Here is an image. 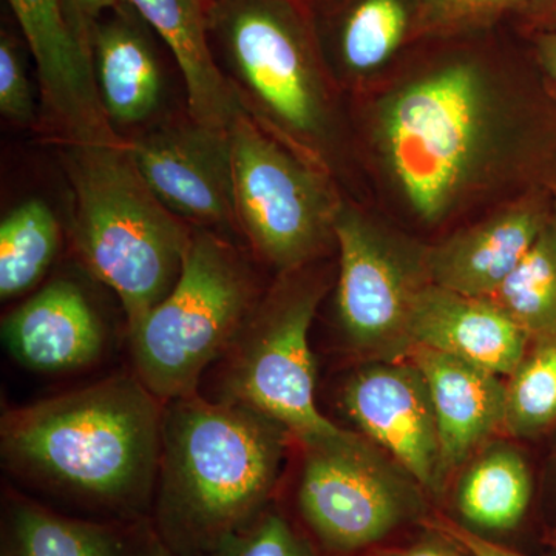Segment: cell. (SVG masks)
Segmentation results:
<instances>
[{"mask_svg":"<svg viewBox=\"0 0 556 556\" xmlns=\"http://www.w3.org/2000/svg\"><path fill=\"white\" fill-rule=\"evenodd\" d=\"M556 430V339L538 340L506 380L504 433L541 441Z\"/></svg>","mask_w":556,"mask_h":556,"instance_id":"cb8c5ba5","label":"cell"},{"mask_svg":"<svg viewBox=\"0 0 556 556\" xmlns=\"http://www.w3.org/2000/svg\"><path fill=\"white\" fill-rule=\"evenodd\" d=\"M340 402L364 437L426 492L444 490L437 415L426 376L409 358L369 361L348 376Z\"/></svg>","mask_w":556,"mask_h":556,"instance_id":"4fadbf2b","label":"cell"},{"mask_svg":"<svg viewBox=\"0 0 556 556\" xmlns=\"http://www.w3.org/2000/svg\"><path fill=\"white\" fill-rule=\"evenodd\" d=\"M548 439H551V448H548L543 478H541V496H543L546 529H556V430Z\"/></svg>","mask_w":556,"mask_h":556,"instance_id":"1f68e13d","label":"cell"},{"mask_svg":"<svg viewBox=\"0 0 556 556\" xmlns=\"http://www.w3.org/2000/svg\"><path fill=\"white\" fill-rule=\"evenodd\" d=\"M208 556H318L280 511L266 507Z\"/></svg>","mask_w":556,"mask_h":556,"instance_id":"484cf974","label":"cell"},{"mask_svg":"<svg viewBox=\"0 0 556 556\" xmlns=\"http://www.w3.org/2000/svg\"><path fill=\"white\" fill-rule=\"evenodd\" d=\"M229 138L240 236L278 274L314 265L336 244L342 203L328 172L270 137L243 110Z\"/></svg>","mask_w":556,"mask_h":556,"instance_id":"ba28073f","label":"cell"},{"mask_svg":"<svg viewBox=\"0 0 556 556\" xmlns=\"http://www.w3.org/2000/svg\"><path fill=\"white\" fill-rule=\"evenodd\" d=\"M408 13L401 0H361L339 30V60L348 75H365L386 64L401 46Z\"/></svg>","mask_w":556,"mask_h":556,"instance_id":"d4e9b609","label":"cell"},{"mask_svg":"<svg viewBox=\"0 0 556 556\" xmlns=\"http://www.w3.org/2000/svg\"><path fill=\"white\" fill-rule=\"evenodd\" d=\"M422 526L448 536L450 540L455 541L460 547L466 548L471 556H535L522 554V552L514 551V548L493 543L489 538L468 529V527L460 525V522L453 521L452 518L444 517V515H433V517L428 515L424 519ZM536 556H556V551L555 548L547 547V552Z\"/></svg>","mask_w":556,"mask_h":556,"instance_id":"f1b7e54d","label":"cell"},{"mask_svg":"<svg viewBox=\"0 0 556 556\" xmlns=\"http://www.w3.org/2000/svg\"><path fill=\"white\" fill-rule=\"evenodd\" d=\"M10 556H130L118 530L62 517L28 501L10 511Z\"/></svg>","mask_w":556,"mask_h":556,"instance_id":"7402d4cb","label":"cell"},{"mask_svg":"<svg viewBox=\"0 0 556 556\" xmlns=\"http://www.w3.org/2000/svg\"><path fill=\"white\" fill-rule=\"evenodd\" d=\"M134 16L123 2L115 16L98 22L90 38L98 93L116 131L155 119L163 101L160 62Z\"/></svg>","mask_w":556,"mask_h":556,"instance_id":"ac0fdd59","label":"cell"},{"mask_svg":"<svg viewBox=\"0 0 556 556\" xmlns=\"http://www.w3.org/2000/svg\"><path fill=\"white\" fill-rule=\"evenodd\" d=\"M0 113L20 129L38 130L39 108L24 56L16 40L7 33L0 38Z\"/></svg>","mask_w":556,"mask_h":556,"instance_id":"83f0119b","label":"cell"},{"mask_svg":"<svg viewBox=\"0 0 556 556\" xmlns=\"http://www.w3.org/2000/svg\"><path fill=\"white\" fill-rule=\"evenodd\" d=\"M123 0H62L73 30L90 49L91 31L110 10H116Z\"/></svg>","mask_w":556,"mask_h":556,"instance_id":"f546056e","label":"cell"},{"mask_svg":"<svg viewBox=\"0 0 556 556\" xmlns=\"http://www.w3.org/2000/svg\"><path fill=\"white\" fill-rule=\"evenodd\" d=\"M289 438L265 413L193 393L164 404L156 522L178 556H208L265 510Z\"/></svg>","mask_w":556,"mask_h":556,"instance_id":"6da1fadb","label":"cell"},{"mask_svg":"<svg viewBox=\"0 0 556 556\" xmlns=\"http://www.w3.org/2000/svg\"><path fill=\"white\" fill-rule=\"evenodd\" d=\"M533 24L540 33H556V0H533Z\"/></svg>","mask_w":556,"mask_h":556,"instance_id":"836d02e7","label":"cell"},{"mask_svg":"<svg viewBox=\"0 0 556 556\" xmlns=\"http://www.w3.org/2000/svg\"><path fill=\"white\" fill-rule=\"evenodd\" d=\"M60 152L73 195V247L91 276L118 295L130 331L177 285L192 226L156 199L127 139Z\"/></svg>","mask_w":556,"mask_h":556,"instance_id":"3957f363","label":"cell"},{"mask_svg":"<svg viewBox=\"0 0 556 556\" xmlns=\"http://www.w3.org/2000/svg\"><path fill=\"white\" fill-rule=\"evenodd\" d=\"M426 530L424 536L413 541L408 546L387 548L376 556H471L466 548L460 547L448 536L428 527Z\"/></svg>","mask_w":556,"mask_h":556,"instance_id":"4dcf8cb0","label":"cell"},{"mask_svg":"<svg viewBox=\"0 0 556 556\" xmlns=\"http://www.w3.org/2000/svg\"><path fill=\"white\" fill-rule=\"evenodd\" d=\"M302 447L300 515L332 554L365 551L427 518L426 490L362 434L343 430Z\"/></svg>","mask_w":556,"mask_h":556,"instance_id":"9c48e42d","label":"cell"},{"mask_svg":"<svg viewBox=\"0 0 556 556\" xmlns=\"http://www.w3.org/2000/svg\"><path fill=\"white\" fill-rule=\"evenodd\" d=\"M38 67L36 134L56 148L126 141L102 109L89 47L70 24L62 0H9Z\"/></svg>","mask_w":556,"mask_h":556,"instance_id":"7c38bea8","label":"cell"},{"mask_svg":"<svg viewBox=\"0 0 556 556\" xmlns=\"http://www.w3.org/2000/svg\"><path fill=\"white\" fill-rule=\"evenodd\" d=\"M552 192V219H554L556 226V185L551 189Z\"/></svg>","mask_w":556,"mask_h":556,"instance_id":"8d00e7d4","label":"cell"},{"mask_svg":"<svg viewBox=\"0 0 556 556\" xmlns=\"http://www.w3.org/2000/svg\"><path fill=\"white\" fill-rule=\"evenodd\" d=\"M327 289L313 265L280 274L226 353L222 401L265 413L302 445L343 431L316 404L309 331Z\"/></svg>","mask_w":556,"mask_h":556,"instance_id":"52a82bcc","label":"cell"},{"mask_svg":"<svg viewBox=\"0 0 556 556\" xmlns=\"http://www.w3.org/2000/svg\"><path fill=\"white\" fill-rule=\"evenodd\" d=\"M530 2L533 0H416L417 24L434 35L463 31Z\"/></svg>","mask_w":556,"mask_h":556,"instance_id":"4316f807","label":"cell"},{"mask_svg":"<svg viewBox=\"0 0 556 556\" xmlns=\"http://www.w3.org/2000/svg\"><path fill=\"white\" fill-rule=\"evenodd\" d=\"M493 110L484 75L468 62L413 80L383 102L376 139L409 206L427 223L444 218L473 178Z\"/></svg>","mask_w":556,"mask_h":556,"instance_id":"8992f818","label":"cell"},{"mask_svg":"<svg viewBox=\"0 0 556 556\" xmlns=\"http://www.w3.org/2000/svg\"><path fill=\"white\" fill-rule=\"evenodd\" d=\"M139 174L156 199L192 228L239 233L229 130L167 116L126 137Z\"/></svg>","mask_w":556,"mask_h":556,"instance_id":"8fae6325","label":"cell"},{"mask_svg":"<svg viewBox=\"0 0 556 556\" xmlns=\"http://www.w3.org/2000/svg\"><path fill=\"white\" fill-rule=\"evenodd\" d=\"M464 467L456 486L464 526L475 532L507 533L525 525L536 492L526 452L510 442L492 441Z\"/></svg>","mask_w":556,"mask_h":556,"instance_id":"ffe728a7","label":"cell"},{"mask_svg":"<svg viewBox=\"0 0 556 556\" xmlns=\"http://www.w3.org/2000/svg\"><path fill=\"white\" fill-rule=\"evenodd\" d=\"M7 556H10V555H7Z\"/></svg>","mask_w":556,"mask_h":556,"instance_id":"f35d334b","label":"cell"},{"mask_svg":"<svg viewBox=\"0 0 556 556\" xmlns=\"http://www.w3.org/2000/svg\"><path fill=\"white\" fill-rule=\"evenodd\" d=\"M544 546L555 548L556 551V529H544L543 538Z\"/></svg>","mask_w":556,"mask_h":556,"instance_id":"d590c367","label":"cell"},{"mask_svg":"<svg viewBox=\"0 0 556 556\" xmlns=\"http://www.w3.org/2000/svg\"><path fill=\"white\" fill-rule=\"evenodd\" d=\"M135 556H178L174 551L166 546L159 535H149L146 538L142 546L138 548Z\"/></svg>","mask_w":556,"mask_h":556,"instance_id":"e575fe53","label":"cell"},{"mask_svg":"<svg viewBox=\"0 0 556 556\" xmlns=\"http://www.w3.org/2000/svg\"><path fill=\"white\" fill-rule=\"evenodd\" d=\"M535 49L538 64L556 89V33H538Z\"/></svg>","mask_w":556,"mask_h":556,"instance_id":"d6a6232c","label":"cell"},{"mask_svg":"<svg viewBox=\"0 0 556 556\" xmlns=\"http://www.w3.org/2000/svg\"><path fill=\"white\" fill-rule=\"evenodd\" d=\"M206 2H211V0H206Z\"/></svg>","mask_w":556,"mask_h":556,"instance_id":"74e56055","label":"cell"},{"mask_svg":"<svg viewBox=\"0 0 556 556\" xmlns=\"http://www.w3.org/2000/svg\"><path fill=\"white\" fill-rule=\"evenodd\" d=\"M262 298L240 249L223 233L192 228L177 285L129 331L135 376L163 404L197 393Z\"/></svg>","mask_w":556,"mask_h":556,"instance_id":"5b68a950","label":"cell"},{"mask_svg":"<svg viewBox=\"0 0 556 556\" xmlns=\"http://www.w3.org/2000/svg\"><path fill=\"white\" fill-rule=\"evenodd\" d=\"M2 339L25 368L58 375L97 362L105 331L86 292L73 281L54 280L3 318Z\"/></svg>","mask_w":556,"mask_h":556,"instance_id":"9a60e30c","label":"cell"},{"mask_svg":"<svg viewBox=\"0 0 556 556\" xmlns=\"http://www.w3.org/2000/svg\"><path fill=\"white\" fill-rule=\"evenodd\" d=\"M334 237L336 309L348 345L369 361L407 358L413 306L431 283L427 248L393 236L345 201L336 214Z\"/></svg>","mask_w":556,"mask_h":556,"instance_id":"30bf717a","label":"cell"},{"mask_svg":"<svg viewBox=\"0 0 556 556\" xmlns=\"http://www.w3.org/2000/svg\"><path fill=\"white\" fill-rule=\"evenodd\" d=\"M169 47L188 94V113L229 130L241 108L223 76L208 38L206 0H123Z\"/></svg>","mask_w":556,"mask_h":556,"instance_id":"d6986e66","label":"cell"},{"mask_svg":"<svg viewBox=\"0 0 556 556\" xmlns=\"http://www.w3.org/2000/svg\"><path fill=\"white\" fill-rule=\"evenodd\" d=\"M530 343L556 339V226L554 219L492 298Z\"/></svg>","mask_w":556,"mask_h":556,"instance_id":"603a6c76","label":"cell"},{"mask_svg":"<svg viewBox=\"0 0 556 556\" xmlns=\"http://www.w3.org/2000/svg\"><path fill=\"white\" fill-rule=\"evenodd\" d=\"M413 348L426 346L508 376L530 346L525 331L492 299L471 298L434 283L417 295L409 321Z\"/></svg>","mask_w":556,"mask_h":556,"instance_id":"2e32d148","label":"cell"},{"mask_svg":"<svg viewBox=\"0 0 556 556\" xmlns=\"http://www.w3.org/2000/svg\"><path fill=\"white\" fill-rule=\"evenodd\" d=\"M551 222V189L530 190L506 211L427 248L431 283L471 298L492 299Z\"/></svg>","mask_w":556,"mask_h":556,"instance_id":"5bb4252c","label":"cell"},{"mask_svg":"<svg viewBox=\"0 0 556 556\" xmlns=\"http://www.w3.org/2000/svg\"><path fill=\"white\" fill-rule=\"evenodd\" d=\"M61 225L43 200L31 199L0 223V299L20 298L42 280L61 249Z\"/></svg>","mask_w":556,"mask_h":556,"instance_id":"44dd1931","label":"cell"},{"mask_svg":"<svg viewBox=\"0 0 556 556\" xmlns=\"http://www.w3.org/2000/svg\"><path fill=\"white\" fill-rule=\"evenodd\" d=\"M407 358L430 387L447 478L504 431L506 382L495 372L426 346L413 348Z\"/></svg>","mask_w":556,"mask_h":556,"instance_id":"e0dca14e","label":"cell"},{"mask_svg":"<svg viewBox=\"0 0 556 556\" xmlns=\"http://www.w3.org/2000/svg\"><path fill=\"white\" fill-rule=\"evenodd\" d=\"M208 38L241 110L270 137L327 170L331 100L324 73L287 0H211Z\"/></svg>","mask_w":556,"mask_h":556,"instance_id":"277c9868","label":"cell"},{"mask_svg":"<svg viewBox=\"0 0 556 556\" xmlns=\"http://www.w3.org/2000/svg\"><path fill=\"white\" fill-rule=\"evenodd\" d=\"M163 413L137 376H112L5 413L3 460L53 492L129 510L156 486Z\"/></svg>","mask_w":556,"mask_h":556,"instance_id":"7a4b0ae2","label":"cell"}]
</instances>
